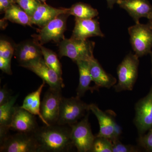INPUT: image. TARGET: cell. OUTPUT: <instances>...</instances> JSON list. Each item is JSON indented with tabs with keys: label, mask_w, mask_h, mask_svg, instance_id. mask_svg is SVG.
I'll return each instance as SVG.
<instances>
[{
	"label": "cell",
	"mask_w": 152,
	"mask_h": 152,
	"mask_svg": "<svg viewBox=\"0 0 152 152\" xmlns=\"http://www.w3.org/2000/svg\"><path fill=\"white\" fill-rule=\"evenodd\" d=\"M75 23L71 38L86 40L93 37H104L96 19H83L75 18Z\"/></svg>",
	"instance_id": "cell-13"
},
{
	"label": "cell",
	"mask_w": 152,
	"mask_h": 152,
	"mask_svg": "<svg viewBox=\"0 0 152 152\" xmlns=\"http://www.w3.org/2000/svg\"><path fill=\"white\" fill-rule=\"evenodd\" d=\"M128 32L135 54L139 58L150 54L152 52V30L148 23H136L129 28Z\"/></svg>",
	"instance_id": "cell-5"
},
{
	"label": "cell",
	"mask_w": 152,
	"mask_h": 152,
	"mask_svg": "<svg viewBox=\"0 0 152 152\" xmlns=\"http://www.w3.org/2000/svg\"><path fill=\"white\" fill-rule=\"evenodd\" d=\"M113 145L110 139L96 136L91 152H113Z\"/></svg>",
	"instance_id": "cell-25"
},
{
	"label": "cell",
	"mask_w": 152,
	"mask_h": 152,
	"mask_svg": "<svg viewBox=\"0 0 152 152\" xmlns=\"http://www.w3.org/2000/svg\"><path fill=\"white\" fill-rule=\"evenodd\" d=\"M40 1H41L45 3L46 0H40Z\"/></svg>",
	"instance_id": "cell-36"
},
{
	"label": "cell",
	"mask_w": 152,
	"mask_h": 152,
	"mask_svg": "<svg viewBox=\"0 0 152 152\" xmlns=\"http://www.w3.org/2000/svg\"><path fill=\"white\" fill-rule=\"evenodd\" d=\"M15 50L12 44L7 40L0 41V57L6 59H12Z\"/></svg>",
	"instance_id": "cell-29"
},
{
	"label": "cell",
	"mask_w": 152,
	"mask_h": 152,
	"mask_svg": "<svg viewBox=\"0 0 152 152\" xmlns=\"http://www.w3.org/2000/svg\"><path fill=\"white\" fill-rule=\"evenodd\" d=\"M69 15L68 14L60 15L42 27L37 36L39 44L42 45L51 41L58 42L64 39Z\"/></svg>",
	"instance_id": "cell-11"
},
{
	"label": "cell",
	"mask_w": 152,
	"mask_h": 152,
	"mask_svg": "<svg viewBox=\"0 0 152 152\" xmlns=\"http://www.w3.org/2000/svg\"><path fill=\"white\" fill-rule=\"evenodd\" d=\"M148 20V23L150 27L151 28L152 30V14L151 15V16L149 17Z\"/></svg>",
	"instance_id": "cell-34"
},
{
	"label": "cell",
	"mask_w": 152,
	"mask_h": 152,
	"mask_svg": "<svg viewBox=\"0 0 152 152\" xmlns=\"http://www.w3.org/2000/svg\"><path fill=\"white\" fill-rule=\"evenodd\" d=\"M137 143L139 146L146 151L152 152V128L147 133L139 136Z\"/></svg>",
	"instance_id": "cell-26"
},
{
	"label": "cell",
	"mask_w": 152,
	"mask_h": 152,
	"mask_svg": "<svg viewBox=\"0 0 152 152\" xmlns=\"http://www.w3.org/2000/svg\"><path fill=\"white\" fill-rule=\"evenodd\" d=\"M40 48L43 58L47 65L53 69L61 78H62L61 65L56 54L42 45H40Z\"/></svg>",
	"instance_id": "cell-24"
},
{
	"label": "cell",
	"mask_w": 152,
	"mask_h": 152,
	"mask_svg": "<svg viewBox=\"0 0 152 152\" xmlns=\"http://www.w3.org/2000/svg\"><path fill=\"white\" fill-rule=\"evenodd\" d=\"M11 59L0 57V69L3 72L9 75L12 74L11 69Z\"/></svg>",
	"instance_id": "cell-31"
},
{
	"label": "cell",
	"mask_w": 152,
	"mask_h": 152,
	"mask_svg": "<svg viewBox=\"0 0 152 152\" xmlns=\"http://www.w3.org/2000/svg\"><path fill=\"white\" fill-rule=\"evenodd\" d=\"M89 115L88 111L80 121L70 126L72 142L79 152H91L96 137L89 123Z\"/></svg>",
	"instance_id": "cell-7"
},
{
	"label": "cell",
	"mask_w": 152,
	"mask_h": 152,
	"mask_svg": "<svg viewBox=\"0 0 152 152\" xmlns=\"http://www.w3.org/2000/svg\"><path fill=\"white\" fill-rule=\"evenodd\" d=\"M16 3L17 0H0V11L1 12H5L8 9Z\"/></svg>",
	"instance_id": "cell-32"
},
{
	"label": "cell",
	"mask_w": 152,
	"mask_h": 152,
	"mask_svg": "<svg viewBox=\"0 0 152 152\" xmlns=\"http://www.w3.org/2000/svg\"><path fill=\"white\" fill-rule=\"evenodd\" d=\"M62 98L61 90L50 88L44 95L41 102V113L44 119L50 125L57 124Z\"/></svg>",
	"instance_id": "cell-10"
},
{
	"label": "cell",
	"mask_w": 152,
	"mask_h": 152,
	"mask_svg": "<svg viewBox=\"0 0 152 152\" xmlns=\"http://www.w3.org/2000/svg\"><path fill=\"white\" fill-rule=\"evenodd\" d=\"M89 66L93 81L95 83V86L98 88H110L116 84V78L106 72L95 58L89 61Z\"/></svg>",
	"instance_id": "cell-18"
},
{
	"label": "cell",
	"mask_w": 152,
	"mask_h": 152,
	"mask_svg": "<svg viewBox=\"0 0 152 152\" xmlns=\"http://www.w3.org/2000/svg\"><path fill=\"white\" fill-rule=\"evenodd\" d=\"M17 3L31 17L40 4L37 0H17Z\"/></svg>",
	"instance_id": "cell-27"
},
{
	"label": "cell",
	"mask_w": 152,
	"mask_h": 152,
	"mask_svg": "<svg viewBox=\"0 0 152 152\" xmlns=\"http://www.w3.org/2000/svg\"><path fill=\"white\" fill-rule=\"evenodd\" d=\"M134 124L139 136L142 135L152 128V85L148 94L135 106Z\"/></svg>",
	"instance_id": "cell-8"
},
{
	"label": "cell",
	"mask_w": 152,
	"mask_h": 152,
	"mask_svg": "<svg viewBox=\"0 0 152 152\" xmlns=\"http://www.w3.org/2000/svg\"><path fill=\"white\" fill-rule=\"evenodd\" d=\"M12 97L11 91L6 86H4L0 90V105L7 103Z\"/></svg>",
	"instance_id": "cell-30"
},
{
	"label": "cell",
	"mask_w": 152,
	"mask_h": 152,
	"mask_svg": "<svg viewBox=\"0 0 152 152\" xmlns=\"http://www.w3.org/2000/svg\"><path fill=\"white\" fill-rule=\"evenodd\" d=\"M4 20L23 26L32 25L31 17L19 5H13L5 12Z\"/></svg>",
	"instance_id": "cell-22"
},
{
	"label": "cell",
	"mask_w": 152,
	"mask_h": 152,
	"mask_svg": "<svg viewBox=\"0 0 152 152\" xmlns=\"http://www.w3.org/2000/svg\"><path fill=\"white\" fill-rule=\"evenodd\" d=\"M90 111L89 104L76 96L69 98H62L57 124L71 126L78 122L86 112Z\"/></svg>",
	"instance_id": "cell-4"
},
{
	"label": "cell",
	"mask_w": 152,
	"mask_h": 152,
	"mask_svg": "<svg viewBox=\"0 0 152 152\" xmlns=\"http://www.w3.org/2000/svg\"><path fill=\"white\" fill-rule=\"evenodd\" d=\"M23 67L34 73L51 88L62 90L64 87L62 78L47 65L43 58L32 62Z\"/></svg>",
	"instance_id": "cell-12"
},
{
	"label": "cell",
	"mask_w": 152,
	"mask_h": 152,
	"mask_svg": "<svg viewBox=\"0 0 152 152\" xmlns=\"http://www.w3.org/2000/svg\"><path fill=\"white\" fill-rule=\"evenodd\" d=\"M89 108L96 117L99 125V131L96 136L107 138L112 142L120 139L122 129L116 122L114 117L110 113L102 111L95 104H90Z\"/></svg>",
	"instance_id": "cell-9"
},
{
	"label": "cell",
	"mask_w": 152,
	"mask_h": 152,
	"mask_svg": "<svg viewBox=\"0 0 152 152\" xmlns=\"http://www.w3.org/2000/svg\"><path fill=\"white\" fill-rule=\"evenodd\" d=\"M95 46L94 42L88 39H64L60 43L59 56L60 58L68 57L75 62L80 60L90 61L94 58Z\"/></svg>",
	"instance_id": "cell-3"
},
{
	"label": "cell",
	"mask_w": 152,
	"mask_h": 152,
	"mask_svg": "<svg viewBox=\"0 0 152 152\" xmlns=\"http://www.w3.org/2000/svg\"><path fill=\"white\" fill-rule=\"evenodd\" d=\"M113 142V152H138L140 151V148L130 145H125L121 142L120 139H117Z\"/></svg>",
	"instance_id": "cell-28"
},
{
	"label": "cell",
	"mask_w": 152,
	"mask_h": 152,
	"mask_svg": "<svg viewBox=\"0 0 152 152\" xmlns=\"http://www.w3.org/2000/svg\"><path fill=\"white\" fill-rule=\"evenodd\" d=\"M139 58L135 54L130 52L118 66V82L114 86L116 92L133 90L138 75Z\"/></svg>",
	"instance_id": "cell-2"
},
{
	"label": "cell",
	"mask_w": 152,
	"mask_h": 152,
	"mask_svg": "<svg viewBox=\"0 0 152 152\" xmlns=\"http://www.w3.org/2000/svg\"><path fill=\"white\" fill-rule=\"evenodd\" d=\"M69 126L56 124L39 127L34 133L39 146L38 152L70 151L74 147Z\"/></svg>",
	"instance_id": "cell-1"
},
{
	"label": "cell",
	"mask_w": 152,
	"mask_h": 152,
	"mask_svg": "<svg viewBox=\"0 0 152 152\" xmlns=\"http://www.w3.org/2000/svg\"><path fill=\"white\" fill-rule=\"evenodd\" d=\"M116 4L127 12L135 23L142 18H148L152 14V5L148 0H118Z\"/></svg>",
	"instance_id": "cell-16"
},
{
	"label": "cell",
	"mask_w": 152,
	"mask_h": 152,
	"mask_svg": "<svg viewBox=\"0 0 152 152\" xmlns=\"http://www.w3.org/2000/svg\"><path fill=\"white\" fill-rule=\"evenodd\" d=\"M118 0H106L108 7L110 9H112L113 8L114 5L116 4Z\"/></svg>",
	"instance_id": "cell-33"
},
{
	"label": "cell",
	"mask_w": 152,
	"mask_h": 152,
	"mask_svg": "<svg viewBox=\"0 0 152 152\" xmlns=\"http://www.w3.org/2000/svg\"><path fill=\"white\" fill-rule=\"evenodd\" d=\"M0 144L1 152H38L39 151L34 133L9 134Z\"/></svg>",
	"instance_id": "cell-6"
},
{
	"label": "cell",
	"mask_w": 152,
	"mask_h": 152,
	"mask_svg": "<svg viewBox=\"0 0 152 152\" xmlns=\"http://www.w3.org/2000/svg\"><path fill=\"white\" fill-rule=\"evenodd\" d=\"M150 56H151V64H152V69H151V76L152 77V51L150 53Z\"/></svg>",
	"instance_id": "cell-35"
},
{
	"label": "cell",
	"mask_w": 152,
	"mask_h": 152,
	"mask_svg": "<svg viewBox=\"0 0 152 152\" xmlns=\"http://www.w3.org/2000/svg\"><path fill=\"white\" fill-rule=\"evenodd\" d=\"M45 83V82L43 80V83L37 89L28 94L24 99L21 107L34 115H38L44 124L49 126L50 125L45 121L41 113L40 96Z\"/></svg>",
	"instance_id": "cell-21"
},
{
	"label": "cell",
	"mask_w": 152,
	"mask_h": 152,
	"mask_svg": "<svg viewBox=\"0 0 152 152\" xmlns=\"http://www.w3.org/2000/svg\"><path fill=\"white\" fill-rule=\"evenodd\" d=\"M69 14L77 18L93 19L98 16L99 12L90 5L79 2L73 5L69 8Z\"/></svg>",
	"instance_id": "cell-23"
},
{
	"label": "cell",
	"mask_w": 152,
	"mask_h": 152,
	"mask_svg": "<svg viewBox=\"0 0 152 152\" xmlns=\"http://www.w3.org/2000/svg\"><path fill=\"white\" fill-rule=\"evenodd\" d=\"M34 116L21 107H16L10 129L18 132H34L39 128Z\"/></svg>",
	"instance_id": "cell-14"
},
{
	"label": "cell",
	"mask_w": 152,
	"mask_h": 152,
	"mask_svg": "<svg viewBox=\"0 0 152 152\" xmlns=\"http://www.w3.org/2000/svg\"><path fill=\"white\" fill-rule=\"evenodd\" d=\"M69 8H56L46 4H40L31 17L32 24L43 27L60 15L69 14Z\"/></svg>",
	"instance_id": "cell-17"
},
{
	"label": "cell",
	"mask_w": 152,
	"mask_h": 152,
	"mask_svg": "<svg viewBox=\"0 0 152 152\" xmlns=\"http://www.w3.org/2000/svg\"><path fill=\"white\" fill-rule=\"evenodd\" d=\"M15 55L22 67L43 58L40 44L34 40L25 41L19 44L16 48Z\"/></svg>",
	"instance_id": "cell-15"
},
{
	"label": "cell",
	"mask_w": 152,
	"mask_h": 152,
	"mask_svg": "<svg viewBox=\"0 0 152 152\" xmlns=\"http://www.w3.org/2000/svg\"><path fill=\"white\" fill-rule=\"evenodd\" d=\"M79 72V85L76 90L77 96L81 98L84 96L87 91H90L92 93L99 89L96 87H91V82L92 78L90 72L89 61H78L76 62Z\"/></svg>",
	"instance_id": "cell-20"
},
{
	"label": "cell",
	"mask_w": 152,
	"mask_h": 152,
	"mask_svg": "<svg viewBox=\"0 0 152 152\" xmlns=\"http://www.w3.org/2000/svg\"><path fill=\"white\" fill-rule=\"evenodd\" d=\"M18 94L13 96L7 103L0 105V142L9 134L10 125L16 106H15Z\"/></svg>",
	"instance_id": "cell-19"
}]
</instances>
